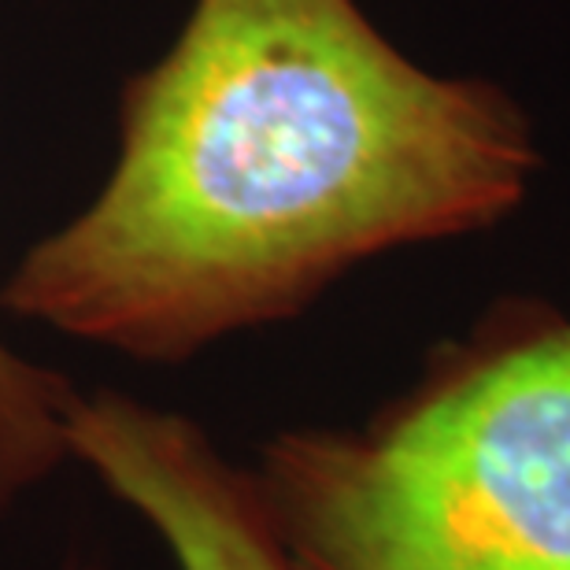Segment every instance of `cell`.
Returning a JSON list of instances; mask_svg holds the SVG:
<instances>
[{
	"label": "cell",
	"mask_w": 570,
	"mask_h": 570,
	"mask_svg": "<svg viewBox=\"0 0 570 570\" xmlns=\"http://www.w3.org/2000/svg\"><path fill=\"white\" fill-rule=\"evenodd\" d=\"M248 474L304 570H570V312L508 296L367 423Z\"/></svg>",
	"instance_id": "obj_2"
},
{
	"label": "cell",
	"mask_w": 570,
	"mask_h": 570,
	"mask_svg": "<svg viewBox=\"0 0 570 570\" xmlns=\"http://www.w3.org/2000/svg\"><path fill=\"white\" fill-rule=\"evenodd\" d=\"M78 390L0 337V522L71 460L67 415Z\"/></svg>",
	"instance_id": "obj_4"
},
{
	"label": "cell",
	"mask_w": 570,
	"mask_h": 570,
	"mask_svg": "<svg viewBox=\"0 0 570 570\" xmlns=\"http://www.w3.org/2000/svg\"><path fill=\"white\" fill-rule=\"evenodd\" d=\"M67 444L75 463L153 527L175 570H304L253 474L193 419L111 390H78Z\"/></svg>",
	"instance_id": "obj_3"
},
{
	"label": "cell",
	"mask_w": 570,
	"mask_h": 570,
	"mask_svg": "<svg viewBox=\"0 0 570 570\" xmlns=\"http://www.w3.org/2000/svg\"><path fill=\"white\" fill-rule=\"evenodd\" d=\"M538 170L504 86L430 71L360 0H193L122 82L100 189L19 256L0 304L181 363L374 256L493 230Z\"/></svg>",
	"instance_id": "obj_1"
}]
</instances>
